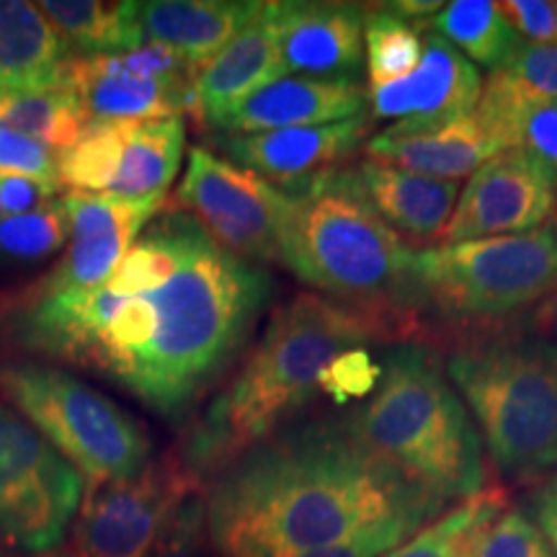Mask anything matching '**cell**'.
<instances>
[{
    "instance_id": "obj_37",
    "label": "cell",
    "mask_w": 557,
    "mask_h": 557,
    "mask_svg": "<svg viewBox=\"0 0 557 557\" xmlns=\"http://www.w3.org/2000/svg\"><path fill=\"white\" fill-rule=\"evenodd\" d=\"M431 521L421 519H387L382 524L369 527L367 532L357 534V537L338 542L333 547L315 549V553H308L302 557H385L398 549L403 542H408L418 529H423Z\"/></svg>"
},
{
    "instance_id": "obj_40",
    "label": "cell",
    "mask_w": 557,
    "mask_h": 557,
    "mask_svg": "<svg viewBox=\"0 0 557 557\" xmlns=\"http://www.w3.org/2000/svg\"><path fill=\"white\" fill-rule=\"evenodd\" d=\"M387 9L400 18H434L438 11L444 9V3L438 0H398V3H387Z\"/></svg>"
},
{
    "instance_id": "obj_12",
    "label": "cell",
    "mask_w": 557,
    "mask_h": 557,
    "mask_svg": "<svg viewBox=\"0 0 557 557\" xmlns=\"http://www.w3.org/2000/svg\"><path fill=\"white\" fill-rule=\"evenodd\" d=\"M555 209L553 184L524 156L504 150L480 165L459 191L442 240L447 246L529 233L549 225Z\"/></svg>"
},
{
    "instance_id": "obj_14",
    "label": "cell",
    "mask_w": 557,
    "mask_h": 557,
    "mask_svg": "<svg viewBox=\"0 0 557 557\" xmlns=\"http://www.w3.org/2000/svg\"><path fill=\"white\" fill-rule=\"evenodd\" d=\"M62 205L70 222V243L58 267L34 289L41 295L94 289L107 282L163 201H124L67 191Z\"/></svg>"
},
{
    "instance_id": "obj_9",
    "label": "cell",
    "mask_w": 557,
    "mask_h": 557,
    "mask_svg": "<svg viewBox=\"0 0 557 557\" xmlns=\"http://www.w3.org/2000/svg\"><path fill=\"white\" fill-rule=\"evenodd\" d=\"M83 475L0 400V557L52 553L78 517Z\"/></svg>"
},
{
    "instance_id": "obj_25",
    "label": "cell",
    "mask_w": 557,
    "mask_h": 557,
    "mask_svg": "<svg viewBox=\"0 0 557 557\" xmlns=\"http://www.w3.org/2000/svg\"><path fill=\"white\" fill-rule=\"evenodd\" d=\"M186 127L181 120L129 122L120 163L103 197L124 201H165L184 158Z\"/></svg>"
},
{
    "instance_id": "obj_32",
    "label": "cell",
    "mask_w": 557,
    "mask_h": 557,
    "mask_svg": "<svg viewBox=\"0 0 557 557\" xmlns=\"http://www.w3.org/2000/svg\"><path fill=\"white\" fill-rule=\"evenodd\" d=\"M485 491V487H483ZM483 491L431 521L385 557H465V537L483 508Z\"/></svg>"
},
{
    "instance_id": "obj_17",
    "label": "cell",
    "mask_w": 557,
    "mask_h": 557,
    "mask_svg": "<svg viewBox=\"0 0 557 557\" xmlns=\"http://www.w3.org/2000/svg\"><path fill=\"white\" fill-rule=\"evenodd\" d=\"M194 83L197 78H139L122 65L116 54H75L65 70V88L81 99L88 124L181 120L178 114L199 116Z\"/></svg>"
},
{
    "instance_id": "obj_19",
    "label": "cell",
    "mask_w": 557,
    "mask_h": 557,
    "mask_svg": "<svg viewBox=\"0 0 557 557\" xmlns=\"http://www.w3.org/2000/svg\"><path fill=\"white\" fill-rule=\"evenodd\" d=\"M259 0H145L135 3L145 41L169 47L201 70L259 16Z\"/></svg>"
},
{
    "instance_id": "obj_24",
    "label": "cell",
    "mask_w": 557,
    "mask_h": 557,
    "mask_svg": "<svg viewBox=\"0 0 557 557\" xmlns=\"http://www.w3.org/2000/svg\"><path fill=\"white\" fill-rule=\"evenodd\" d=\"M73 58L37 3L0 0V88H65Z\"/></svg>"
},
{
    "instance_id": "obj_39",
    "label": "cell",
    "mask_w": 557,
    "mask_h": 557,
    "mask_svg": "<svg viewBox=\"0 0 557 557\" xmlns=\"http://www.w3.org/2000/svg\"><path fill=\"white\" fill-rule=\"evenodd\" d=\"M532 517L557 555V472H553L532 496Z\"/></svg>"
},
{
    "instance_id": "obj_15",
    "label": "cell",
    "mask_w": 557,
    "mask_h": 557,
    "mask_svg": "<svg viewBox=\"0 0 557 557\" xmlns=\"http://www.w3.org/2000/svg\"><path fill=\"white\" fill-rule=\"evenodd\" d=\"M369 135V116L320 127H295L256 135H225L220 148L230 163L253 171L269 184L289 191L299 184L336 171Z\"/></svg>"
},
{
    "instance_id": "obj_34",
    "label": "cell",
    "mask_w": 557,
    "mask_h": 557,
    "mask_svg": "<svg viewBox=\"0 0 557 557\" xmlns=\"http://www.w3.org/2000/svg\"><path fill=\"white\" fill-rule=\"evenodd\" d=\"M207 504L205 493H194L184 506L173 513V519L160 534L150 557H207Z\"/></svg>"
},
{
    "instance_id": "obj_41",
    "label": "cell",
    "mask_w": 557,
    "mask_h": 557,
    "mask_svg": "<svg viewBox=\"0 0 557 557\" xmlns=\"http://www.w3.org/2000/svg\"><path fill=\"white\" fill-rule=\"evenodd\" d=\"M537 320L542 325H547V329H553L557 333V308L549 312H542V315H537Z\"/></svg>"
},
{
    "instance_id": "obj_23",
    "label": "cell",
    "mask_w": 557,
    "mask_h": 557,
    "mask_svg": "<svg viewBox=\"0 0 557 557\" xmlns=\"http://www.w3.org/2000/svg\"><path fill=\"white\" fill-rule=\"evenodd\" d=\"M269 81H276V3H263L259 16L199 70L194 83L199 116L212 124Z\"/></svg>"
},
{
    "instance_id": "obj_38",
    "label": "cell",
    "mask_w": 557,
    "mask_h": 557,
    "mask_svg": "<svg viewBox=\"0 0 557 557\" xmlns=\"http://www.w3.org/2000/svg\"><path fill=\"white\" fill-rule=\"evenodd\" d=\"M498 5L529 45H557V3L553 0H508Z\"/></svg>"
},
{
    "instance_id": "obj_5",
    "label": "cell",
    "mask_w": 557,
    "mask_h": 557,
    "mask_svg": "<svg viewBox=\"0 0 557 557\" xmlns=\"http://www.w3.org/2000/svg\"><path fill=\"white\" fill-rule=\"evenodd\" d=\"M346 421L374 457L442 504L483 491L480 434L444 364L423 341L393 346L377 389Z\"/></svg>"
},
{
    "instance_id": "obj_4",
    "label": "cell",
    "mask_w": 557,
    "mask_h": 557,
    "mask_svg": "<svg viewBox=\"0 0 557 557\" xmlns=\"http://www.w3.org/2000/svg\"><path fill=\"white\" fill-rule=\"evenodd\" d=\"M287 194L284 267L333 302L385 320L400 344L416 341V318L426 308L416 278L418 250L380 218L357 169L341 165Z\"/></svg>"
},
{
    "instance_id": "obj_26",
    "label": "cell",
    "mask_w": 557,
    "mask_h": 557,
    "mask_svg": "<svg viewBox=\"0 0 557 557\" xmlns=\"http://www.w3.org/2000/svg\"><path fill=\"white\" fill-rule=\"evenodd\" d=\"M39 11L50 18L70 47L81 54H124L145 45L135 3L99 0H45Z\"/></svg>"
},
{
    "instance_id": "obj_22",
    "label": "cell",
    "mask_w": 557,
    "mask_h": 557,
    "mask_svg": "<svg viewBox=\"0 0 557 557\" xmlns=\"http://www.w3.org/2000/svg\"><path fill=\"white\" fill-rule=\"evenodd\" d=\"M504 150L524 156L557 191V103L493 70L475 109Z\"/></svg>"
},
{
    "instance_id": "obj_28",
    "label": "cell",
    "mask_w": 557,
    "mask_h": 557,
    "mask_svg": "<svg viewBox=\"0 0 557 557\" xmlns=\"http://www.w3.org/2000/svg\"><path fill=\"white\" fill-rule=\"evenodd\" d=\"M431 32L449 41L472 65L498 70L517 52L521 39L508 24L498 3L491 0H455L431 18Z\"/></svg>"
},
{
    "instance_id": "obj_13",
    "label": "cell",
    "mask_w": 557,
    "mask_h": 557,
    "mask_svg": "<svg viewBox=\"0 0 557 557\" xmlns=\"http://www.w3.org/2000/svg\"><path fill=\"white\" fill-rule=\"evenodd\" d=\"M483 86L478 67L447 39L429 32L413 73L369 86L367 94L377 120L398 122L389 132H429L475 114Z\"/></svg>"
},
{
    "instance_id": "obj_7",
    "label": "cell",
    "mask_w": 557,
    "mask_h": 557,
    "mask_svg": "<svg viewBox=\"0 0 557 557\" xmlns=\"http://www.w3.org/2000/svg\"><path fill=\"white\" fill-rule=\"evenodd\" d=\"M423 302L468 336L540 308L557 292V222L504 238L447 243L416 253Z\"/></svg>"
},
{
    "instance_id": "obj_35",
    "label": "cell",
    "mask_w": 557,
    "mask_h": 557,
    "mask_svg": "<svg viewBox=\"0 0 557 557\" xmlns=\"http://www.w3.org/2000/svg\"><path fill=\"white\" fill-rule=\"evenodd\" d=\"M58 158V152L37 139L0 127V176H21L60 186Z\"/></svg>"
},
{
    "instance_id": "obj_1",
    "label": "cell",
    "mask_w": 557,
    "mask_h": 557,
    "mask_svg": "<svg viewBox=\"0 0 557 557\" xmlns=\"http://www.w3.org/2000/svg\"><path fill=\"white\" fill-rule=\"evenodd\" d=\"M269 295L267 271L222 248L191 214L169 209L99 287L32 292L13 336L107 374L158 416L181 418L235 359Z\"/></svg>"
},
{
    "instance_id": "obj_10",
    "label": "cell",
    "mask_w": 557,
    "mask_h": 557,
    "mask_svg": "<svg viewBox=\"0 0 557 557\" xmlns=\"http://www.w3.org/2000/svg\"><path fill=\"white\" fill-rule=\"evenodd\" d=\"M205 480L178 449L150 459L137 475L88 483L75 517L78 557H150L173 513Z\"/></svg>"
},
{
    "instance_id": "obj_42",
    "label": "cell",
    "mask_w": 557,
    "mask_h": 557,
    "mask_svg": "<svg viewBox=\"0 0 557 557\" xmlns=\"http://www.w3.org/2000/svg\"><path fill=\"white\" fill-rule=\"evenodd\" d=\"M37 557H78L75 553H65V549H52V553H45V555H37Z\"/></svg>"
},
{
    "instance_id": "obj_2",
    "label": "cell",
    "mask_w": 557,
    "mask_h": 557,
    "mask_svg": "<svg viewBox=\"0 0 557 557\" xmlns=\"http://www.w3.org/2000/svg\"><path fill=\"white\" fill-rule=\"evenodd\" d=\"M214 557H302L387 519L444 504L374 457L348 421L271 434L225 465L205 496Z\"/></svg>"
},
{
    "instance_id": "obj_16",
    "label": "cell",
    "mask_w": 557,
    "mask_h": 557,
    "mask_svg": "<svg viewBox=\"0 0 557 557\" xmlns=\"http://www.w3.org/2000/svg\"><path fill=\"white\" fill-rule=\"evenodd\" d=\"M364 9L276 3V78H351L364 58Z\"/></svg>"
},
{
    "instance_id": "obj_29",
    "label": "cell",
    "mask_w": 557,
    "mask_h": 557,
    "mask_svg": "<svg viewBox=\"0 0 557 557\" xmlns=\"http://www.w3.org/2000/svg\"><path fill=\"white\" fill-rule=\"evenodd\" d=\"M465 557H557L537 524L508 508L500 487H485L483 508L465 537Z\"/></svg>"
},
{
    "instance_id": "obj_21",
    "label": "cell",
    "mask_w": 557,
    "mask_h": 557,
    "mask_svg": "<svg viewBox=\"0 0 557 557\" xmlns=\"http://www.w3.org/2000/svg\"><path fill=\"white\" fill-rule=\"evenodd\" d=\"M357 176L380 218L413 243L442 240L462 191L457 181L421 176L369 158L357 165Z\"/></svg>"
},
{
    "instance_id": "obj_43",
    "label": "cell",
    "mask_w": 557,
    "mask_h": 557,
    "mask_svg": "<svg viewBox=\"0 0 557 557\" xmlns=\"http://www.w3.org/2000/svg\"><path fill=\"white\" fill-rule=\"evenodd\" d=\"M557 308V292L553 295V299H549V302H545L542 305V310L537 312V315H542V312H549V310H555Z\"/></svg>"
},
{
    "instance_id": "obj_30",
    "label": "cell",
    "mask_w": 557,
    "mask_h": 557,
    "mask_svg": "<svg viewBox=\"0 0 557 557\" xmlns=\"http://www.w3.org/2000/svg\"><path fill=\"white\" fill-rule=\"evenodd\" d=\"M364 52L369 83L385 86L413 73L421 62L423 39L406 18L395 16L387 5H377L364 13Z\"/></svg>"
},
{
    "instance_id": "obj_33",
    "label": "cell",
    "mask_w": 557,
    "mask_h": 557,
    "mask_svg": "<svg viewBox=\"0 0 557 557\" xmlns=\"http://www.w3.org/2000/svg\"><path fill=\"white\" fill-rule=\"evenodd\" d=\"M382 364H374L364 346L351 348V351L338 354L329 367L320 372L318 387L320 393L331 395L333 400L351 403L359 398H369L380 385Z\"/></svg>"
},
{
    "instance_id": "obj_27",
    "label": "cell",
    "mask_w": 557,
    "mask_h": 557,
    "mask_svg": "<svg viewBox=\"0 0 557 557\" xmlns=\"http://www.w3.org/2000/svg\"><path fill=\"white\" fill-rule=\"evenodd\" d=\"M0 127L65 152L88 127L81 99L70 88H0Z\"/></svg>"
},
{
    "instance_id": "obj_8",
    "label": "cell",
    "mask_w": 557,
    "mask_h": 557,
    "mask_svg": "<svg viewBox=\"0 0 557 557\" xmlns=\"http://www.w3.org/2000/svg\"><path fill=\"white\" fill-rule=\"evenodd\" d=\"M0 389L88 483L132 478L150 462V436L137 418L65 369L5 364Z\"/></svg>"
},
{
    "instance_id": "obj_31",
    "label": "cell",
    "mask_w": 557,
    "mask_h": 557,
    "mask_svg": "<svg viewBox=\"0 0 557 557\" xmlns=\"http://www.w3.org/2000/svg\"><path fill=\"white\" fill-rule=\"evenodd\" d=\"M70 240V222L62 199L0 220V267H34L52 259Z\"/></svg>"
},
{
    "instance_id": "obj_6",
    "label": "cell",
    "mask_w": 557,
    "mask_h": 557,
    "mask_svg": "<svg viewBox=\"0 0 557 557\" xmlns=\"http://www.w3.org/2000/svg\"><path fill=\"white\" fill-rule=\"evenodd\" d=\"M444 372L500 472L534 478L557 468V344L511 331L478 333L459 341Z\"/></svg>"
},
{
    "instance_id": "obj_36",
    "label": "cell",
    "mask_w": 557,
    "mask_h": 557,
    "mask_svg": "<svg viewBox=\"0 0 557 557\" xmlns=\"http://www.w3.org/2000/svg\"><path fill=\"white\" fill-rule=\"evenodd\" d=\"M521 88L557 103V45H529L521 41L517 52L498 67Z\"/></svg>"
},
{
    "instance_id": "obj_18",
    "label": "cell",
    "mask_w": 557,
    "mask_h": 557,
    "mask_svg": "<svg viewBox=\"0 0 557 557\" xmlns=\"http://www.w3.org/2000/svg\"><path fill=\"white\" fill-rule=\"evenodd\" d=\"M369 94L354 78L284 75L256 88L212 122L227 135H256L295 127H320L367 116Z\"/></svg>"
},
{
    "instance_id": "obj_20",
    "label": "cell",
    "mask_w": 557,
    "mask_h": 557,
    "mask_svg": "<svg viewBox=\"0 0 557 557\" xmlns=\"http://www.w3.org/2000/svg\"><path fill=\"white\" fill-rule=\"evenodd\" d=\"M504 148L483 127L478 114L465 116L447 127L429 132H389L367 139V158L421 176L459 181L472 176L480 165L496 158Z\"/></svg>"
},
{
    "instance_id": "obj_11",
    "label": "cell",
    "mask_w": 557,
    "mask_h": 557,
    "mask_svg": "<svg viewBox=\"0 0 557 557\" xmlns=\"http://www.w3.org/2000/svg\"><path fill=\"white\" fill-rule=\"evenodd\" d=\"M176 205L240 261L282 263L292 197L253 171L191 148Z\"/></svg>"
},
{
    "instance_id": "obj_3",
    "label": "cell",
    "mask_w": 557,
    "mask_h": 557,
    "mask_svg": "<svg viewBox=\"0 0 557 557\" xmlns=\"http://www.w3.org/2000/svg\"><path fill=\"white\" fill-rule=\"evenodd\" d=\"M398 338L385 320L320 295H297L269 320L246 364L194 426L181 455L205 480L269 438L320 393L338 354Z\"/></svg>"
}]
</instances>
